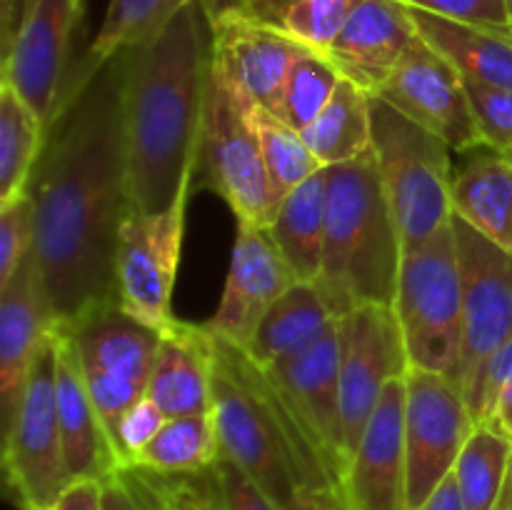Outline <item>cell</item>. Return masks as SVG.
I'll return each mask as SVG.
<instances>
[{
  "mask_svg": "<svg viewBox=\"0 0 512 510\" xmlns=\"http://www.w3.org/2000/svg\"><path fill=\"white\" fill-rule=\"evenodd\" d=\"M410 370L403 328L390 305H363L340 318V395L345 458L358 448L383 390ZM348 468V465H345Z\"/></svg>",
  "mask_w": 512,
  "mask_h": 510,
  "instance_id": "4fadbf2b",
  "label": "cell"
},
{
  "mask_svg": "<svg viewBox=\"0 0 512 510\" xmlns=\"http://www.w3.org/2000/svg\"><path fill=\"white\" fill-rule=\"evenodd\" d=\"M10 5H13V0H0V30H3L5 25H8Z\"/></svg>",
  "mask_w": 512,
  "mask_h": 510,
  "instance_id": "681fc988",
  "label": "cell"
},
{
  "mask_svg": "<svg viewBox=\"0 0 512 510\" xmlns=\"http://www.w3.org/2000/svg\"><path fill=\"white\" fill-rule=\"evenodd\" d=\"M83 0H40L15 33L0 65V83L10 85L38 113L45 128L58 113L65 88L70 40Z\"/></svg>",
  "mask_w": 512,
  "mask_h": 510,
  "instance_id": "2e32d148",
  "label": "cell"
},
{
  "mask_svg": "<svg viewBox=\"0 0 512 510\" xmlns=\"http://www.w3.org/2000/svg\"><path fill=\"white\" fill-rule=\"evenodd\" d=\"M490 423L500 425V430H503V433L512 440V383L503 390V393H500L498 403H495L493 420H490Z\"/></svg>",
  "mask_w": 512,
  "mask_h": 510,
  "instance_id": "c3c4849f",
  "label": "cell"
},
{
  "mask_svg": "<svg viewBox=\"0 0 512 510\" xmlns=\"http://www.w3.org/2000/svg\"><path fill=\"white\" fill-rule=\"evenodd\" d=\"M55 345H58L55 400H58V420L68 473L73 483L75 480H108L110 475L123 470V463H120L113 438L90 398L78 355H75L65 330H55Z\"/></svg>",
  "mask_w": 512,
  "mask_h": 510,
  "instance_id": "7402d4cb",
  "label": "cell"
},
{
  "mask_svg": "<svg viewBox=\"0 0 512 510\" xmlns=\"http://www.w3.org/2000/svg\"><path fill=\"white\" fill-rule=\"evenodd\" d=\"M35 250V203L25 190L10 203L0 205V285L13 278L15 270Z\"/></svg>",
  "mask_w": 512,
  "mask_h": 510,
  "instance_id": "d590c367",
  "label": "cell"
},
{
  "mask_svg": "<svg viewBox=\"0 0 512 510\" xmlns=\"http://www.w3.org/2000/svg\"><path fill=\"white\" fill-rule=\"evenodd\" d=\"M165 420H168V415H165L163 408H160L153 398H148V395L125 410L118 428H115L113 433V443L115 450H118V458L120 463H123V468H130V465H133L135 455L158 435V430L163 428Z\"/></svg>",
  "mask_w": 512,
  "mask_h": 510,
  "instance_id": "ab89813d",
  "label": "cell"
},
{
  "mask_svg": "<svg viewBox=\"0 0 512 510\" xmlns=\"http://www.w3.org/2000/svg\"><path fill=\"white\" fill-rule=\"evenodd\" d=\"M243 100L250 128H253L255 138H258L260 153H263L265 168H268L270 183H273L278 198L283 200L303 180L323 170V165L310 153L303 135L295 128H290L283 118H278L268 105L255 103L248 95H243Z\"/></svg>",
  "mask_w": 512,
  "mask_h": 510,
  "instance_id": "836d02e7",
  "label": "cell"
},
{
  "mask_svg": "<svg viewBox=\"0 0 512 510\" xmlns=\"http://www.w3.org/2000/svg\"><path fill=\"white\" fill-rule=\"evenodd\" d=\"M188 3L193 0H110L108 13L90 43L88 55L80 63L78 73L68 75L65 85L83 83L110 58L153 38Z\"/></svg>",
  "mask_w": 512,
  "mask_h": 510,
  "instance_id": "4dcf8cb0",
  "label": "cell"
},
{
  "mask_svg": "<svg viewBox=\"0 0 512 510\" xmlns=\"http://www.w3.org/2000/svg\"><path fill=\"white\" fill-rule=\"evenodd\" d=\"M208 23L213 70L250 100L273 108L295 58L305 48L263 23L248 3L215 10Z\"/></svg>",
  "mask_w": 512,
  "mask_h": 510,
  "instance_id": "e0dca14e",
  "label": "cell"
},
{
  "mask_svg": "<svg viewBox=\"0 0 512 510\" xmlns=\"http://www.w3.org/2000/svg\"><path fill=\"white\" fill-rule=\"evenodd\" d=\"M340 490L353 510H408L405 378L383 390L378 408L350 455Z\"/></svg>",
  "mask_w": 512,
  "mask_h": 510,
  "instance_id": "ac0fdd59",
  "label": "cell"
},
{
  "mask_svg": "<svg viewBox=\"0 0 512 510\" xmlns=\"http://www.w3.org/2000/svg\"><path fill=\"white\" fill-rule=\"evenodd\" d=\"M453 228L463 275V350L455 383L475 418L485 368L512 338V255L463 220L453 218Z\"/></svg>",
  "mask_w": 512,
  "mask_h": 510,
  "instance_id": "30bf717a",
  "label": "cell"
},
{
  "mask_svg": "<svg viewBox=\"0 0 512 510\" xmlns=\"http://www.w3.org/2000/svg\"><path fill=\"white\" fill-rule=\"evenodd\" d=\"M510 35H512V23H510Z\"/></svg>",
  "mask_w": 512,
  "mask_h": 510,
  "instance_id": "db71d44e",
  "label": "cell"
},
{
  "mask_svg": "<svg viewBox=\"0 0 512 510\" xmlns=\"http://www.w3.org/2000/svg\"><path fill=\"white\" fill-rule=\"evenodd\" d=\"M213 418L220 455L233 460L283 510L303 490L338 485L288 390L243 348L220 338H215L213 360Z\"/></svg>",
  "mask_w": 512,
  "mask_h": 510,
  "instance_id": "3957f363",
  "label": "cell"
},
{
  "mask_svg": "<svg viewBox=\"0 0 512 510\" xmlns=\"http://www.w3.org/2000/svg\"><path fill=\"white\" fill-rule=\"evenodd\" d=\"M300 135L323 168L358 160L373 148L370 93L343 78L323 113Z\"/></svg>",
  "mask_w": 512,
  "mask_h": 510,
  "instance_id": "83f0119b",
  "label": "cell"
},
{
  "mask_svg": "<svg viewBox=\"0 0 512 510\" xmlns=\"http://www.w3.org/2000/svg\"><path fill=\"white\" fill-rule=\"evenodd\" d=\"M210 475L215 485L210 503L215 510H283L225 455H220L218 463L210 468Z\"/></svg>",
  "mask_w": 512,
  "mask_h": 510,
  "instance_id": "f35d334b",
  "label": "cell"
},
{
  "mask_svg": "<svg viewBox=\"0 0 512 510\" xmlns=\"http://www.w3.org/2000/svg\"><path fill=\"white\" fill-rule=\"evenodd\" d=\"M25 510H40V508H25Z\"/></svg>",
  "mask_w": 512,
  "mask_h": 510,
  "instance_id": "f5cc1de1",
  "label": "cell"
},
{
  "mask_svg": "<svg viewBox=\"0 0 512 510\" xmlns=\"http://www.w3.org/2000/svg\"><path fill=\"white\" fill-rule=\"evenodd\" d=\"M343 75L338 73L328 55L315 53V50H303L295 58L283 88H280L278 100L273 103V113L283 118L290 128L303 133L320 113L330 98L338 90Z\"/></svg>",
  "mask_w": 512,
  "mask_h": 510,
  "instance_id": "e575fe53",
  "label": "cell"
},
{
  "mask_svg": "<svg viewBox=\"0 0 512 510\" xmlns=\"http://www.w3.org/2000/svg\"><path fill=\"white\" fill-rule=\"evenodd\" d=\"M418 510H468L463 503V495H460L455 473H450Z\"/></svg>",
  "mask_w": 512,
  "mask_h": 510,
  "instance_id": "bcb514c9",
  "label": "cell"
},
{
  "mask_svg": "<svg viewBox=\"0 0 512 510\" xmlns=\"http://www.w3.org/2000/svg\"><path fill=\"white\" fill-rule=\"evenodd\" d=\"M510 510H512V503H510Z\"/></svg>",
  "mask_w": 512,
  "mask_h": 510,
  "instance_id": "11a10c76",
  "label": "cell"
},
{
  "mask_svg": "<svg viewBox=\"0 0 512 510\" xmlns=\"http://www.w3.org/2000/svg\"><path fill=\"white\" fill-rule=\"evenodd\" d=\"M335 320L338 318L330 310L318 285L298 280L265 313L263 323L258 325L245 353L258 365L270 368L318 340Z\"/></svg>",
  "mask_w": 512,
  "mask_h": 510,
  "instance_id": "4316f807",
  "label": "cell"
},
{
  "mask_svg": "<svg viewBox=\"0 0 512 510\" xmlns=\"http://www.w3.org/2000/svg\"><path fill=\"white\" fill-rule=\"evenodd\" d=\"M55 363L58 345L53 333L30 370L13 420L5 425V480L23 510H50L73 485L55 400Z\"/></svg>",
  "mask_w": 512,
  "mask_h": 510,
  "instance_id": "ba28073f",
  "label": "cell"
},
{
  "mask_svg": "<svg viewBox=\"0 0 512 510\" xmlns=\"http://www.w3.org/2000/svg\"><path fill=\"white\" fill-rule=\"evenodd\" d=\"M295 283L298 275L273 243L268 228L238 220L223 295L205 328L215 338L245 350L265 313Z\"/></svg>",
  "mask_w": 512,
  "mask_h": 510,
  "instance_id": "9a60e30c",
  "label": "cell"
},
{
  "mask_svg": "<svg viewBox=\"0 0 512 510\" xmlns=\"http://www.w3.org/2000/svg\"><path fill=\"white\" fill-rule=\"evenodd\" d=\"M268 370L288 390L303 418L308 420L340 485L348 465L340 395V318L318 340L270 365Z\"/></svg>",
  "mask_w": 512,
  "mask_h": 510,
  "instance_id": "ffe728a7",
  "label": "cell"
},
{
  "mask_svg": "<svg viewBox=\"0 0 512 510\" xmlns=\"http://www.w3.org/2000/svg\"><path fill=\"white\" fill-rule=\"evenodd\" d=\"M220 458L213 410L168 418L153 440L135 455L130 468L153 475H198Z\"/></svg>",
  "mask_w": 512,
  "mask_h": 510,
  "instance_id": "f546056e",
  "label": "cell"
},
{
  "mask_svg": "<svg viewBox=\"0 0 512 510\" xmlns=\"http://www.w3.org/2000/svg\"><path fill=\"white\" fill-rule=\"evenodd\" d=\"M512 383V338L498 353L490 358L488 368H485L483 385H480V400L475 408V423H490L495 413V403H498L500 393Z\"/></svg>",
  "mask_w": 512,
  "mask_h": 510,
  "instance_id": "60d3db41",
  "label": "cell"
},
{
  "mask_svg": "<svg viewBox=\"0 0 512 510\" xmlns=\"http://www.w3.org/2000/svg\"><path fill=\"white\" fill-rule=\"evenodd\" d=\"M328 228V175L325 168L290 190L275 213L268 233L298 280L315 283L323 268Z\"/></svg>",
  "mask_w": 512,
  "mask_h": 510,
  "instance_id": "d4e9b609",
  "label": "cell"
},
{
  "mask_svg": "<svg viewBox=\"0 0 512 510\" xmlns=\"http://www.w3.org/2000/svg\"><path fill=\"white\" fill-rule=\"evenodd\" d=\"M453 218L512 255V163L493 148H478L453 180Z\"/></svg>",
  "mask_w": 512,
  "mask_h": 510,
  "instance_id": "cb8c5ba5",
  "label": "cell"
},
{
  "mask_svg": "<svg viewBox=\"0 0 512 510\" xmlns=\"http://www.w3.org/2000/svg\"><path fill=\"white\" fill-rule=\"evenodd\" d=\"M125 55L60 95L28 193L35 258L58 328L118 305L115 250L133 210L125 160Z\"/></svg>",
  "mask_w": 512,
  "mask_h": 510,
  "instance_id": "6da1fadb",
  "label": "cell"
},
{
  "mask_svg": "<svg viewBox=\"0 0 512 510\" xmlns=\"http://www.w3.org/2000/svg\"><path fill=\"white\" fill-rule=\"evenodd\" d=\"M45 133L38 113L10 85L0 83V205L28 190Z\"/></svg>",
  "mask_w": 512,
  "mask_h": 510,
  "instance_id": "1f68e13d",
  "label": "cell"
},
{
  "mask_svg": "<svg viewBox=\"0 0 512 510\" xmlns=\"http://www.w3.org/2000/svg\"><path fill=\"white\" fill-rule=\"evenodd\" d=\"M455 480L468 510H510L512 440L495 423H480L465 443Z\"/></svg>",
  "mask_w": 512,
  "mask_h": 510,
  "instance_id": "f1b7e54d",
  "label": "cell"
},
{
  "mask_svg": "<svg viewBox=\"0 0 512 510\" xmlns=\"http://www.w3.org/2000/svg\"><path fill=\"white\" fill-rule=\"evenodd\" d=\"M50 510H103V480H75Z\"/></svg>",
  "mask_w": 512,
  "mask_h": 510,
  "instance_id": "ee69618b",
  "label": "cell"
},
{
  "mask_svg": "<svg viewBox=\"0 0 512 510\" xmlns=\"http://www.w3.org/2000/svg\"><path fill=\"white\" fill-rule=\"evenodd\" d=\"M213 360V333L205 325L175 318L160 330L148 398H153L168 418L208 413L213 410Z\"/></svg>",
  "mask_w": 512,
  "mask_h": 510,
  "instance_id": "603a6c76",
  "label": "cell"
},
{
  "mask_svg": "<svg viewBox=\"0 0 512 510\" xmlns=\"http://www.w3.org/2000/svg\"><path fill=\"white\" fill-rule=\"evenodd\" d=\"M373 153L405 253L453 223L450 145L370 95Z\"/></svg>",
  "mask_w": 512,
  "mask_h": 510,
  "instance_id": "5b68a950",
  "label": "cell"
},
{
  "mask_svg": "<svg viewBox=\"0 0 512 510\" xmlns=\"http://www.w3.org/2000/svg\"><path fill=\"white\" fill-rule=\"evenodd\" d=\"M188 195L160 213L130 210L115 250L118 305L143 323L163 330L173 323V288L185 235Z\"/></svg>",
  "mask_w": 512,
  "mask_h": 510,
  "instance_id": "7c38bea8",
  "label": "cell"
},
{
  "mask_svg": "<svg viewBox=\"0 0 512 510\" xmlns=\"http://www.w3.org/2000/svg\"><path fill=\"white\" fill-rule=\"evenodd\" d=\"M393 310L410 368L455 380L463 350V275L453 223L403 255Z\"/></svg>",
  "mask_w": 512,
  "mask_h": 510,
  "instance_id": "8992f818",
  "label": "cell"
},
{
  "mask_svg": "<svg viewBox=\"0 0 512 510\" xmlns=\"http://www.w3.org/2000/svg\"><path fill=\"white\" fill-rule=\"evenodd\" d=\"M325 175L328 228L315 285L335 318L363 305L393 308L405 248L373 148L358 160L330 165Z\"/></svg>",
  "mask_w": 512,
  "mask_h": 510,
  "instance_id": "277c9868",
  "label": "cell"
},
{
  "mask_svg": "<svg viewBox=\"0 0 512 510\" xmlns=\"http://www.w3.org/2000/svg\"><path fill=\"white\" fill-rule=\"evenodd\" d=\"M418 35L408 5L400 0H363L325 55L345 80L375 95Z\"/></svg>",
  "mask_w": 512,
  "mask_h": 510,
  "instance_id": "44dd1931",
  "label": "cell"
},
{
  "mask_svg": "<svg viewBox=\"0 0 512 510\" xmlns=\"http://www.w3.org/2000/svg\"><path fill=\"white\" fill-rule=\"evenodd\" d=\"M468 90L470 108H473L475 123L483 135L485 148L498 153L512 148V90L495 88V85L478 83V80L463 78Z\"/></svg>",
  "mask_w": 512,
  "mask_h": 510,
  "instance_id": "8d00e7d4",
  "label": "cell"
},
{
  "mask_svg": "<svg viewBox=\"0 0 512 510\" xmlns=\"http://www.w3.org/2000/svg\"><path fill=\"white\" fill-rule=\"evenodd\" d=\"M38 3H40V0H13V5H10L8 25L0 30V55L8 53V48H10V43H13L15 33H18L20 25L28 20V15L33 13L35 5H38Z\"/></svg>",
  "mask_w": 512,
  "mask_h": 510,
  "instance_id": "7dc6e473",
  "label": "cell"
},
{
  "mask_svg": "<svg viewBox=\"0 0 512 510\" xmlns=\"http://www.w3.org/2000/svg\"><path fill=\"white\" fill-rule=\"evenodd\" d=\"M125 55V160L130 205L168 210L200 165L210 85V23L198 0Z\"/></svg>",
  "mask_w": 512,
  "mask_h": 510,
  "instance_id": "7a4b0ae2",
  "label": "cell"
},
{
  "mask_svg": "<svg viewBox=\"0 0 512 510\" xmlns=\"http://www.w3.org/2000/svg\"><path fill=\"white\" fill-rule=\"evenodd\" d=\"M400 3L455 23L510 33L512 13L508 0H400Z\"/></svg>",
  "mask_w": 512,
  "mask_h": 510,
  "instance_id": "74e56055",
  "label": "cell"
},
{
  "mask_svg": "<svg viewBox=\"0 0 512 510\" xmlns=\"http://www.w3.org/2000/svg\"><path fill=\"white\" fill-rule=\"evenodd\" d=\"M363 0H248L263 23L300 48L328 53L343 25Z\"/></svg>",
  "mask_w": 512,
  "mask_h": 510,
  "instance_id": "d6a6232c",
  "label": "cell"
},
{
  "mask_svg": "<svg viewBox=\"0 0 512 510\" xmlns=\"http://www.w3.org/2000/svg\"><path fill=\"white\" fill-rule=\"evenodd\" d=\"M478 428L458 383L433 370L405 375V450L408 510H418L455 470L465 443Z\"/></svg>",
  "mask_w": 512,
  "mask_h": 510,
  "instance_id": "8fae6325",
  "label": "cell"
},
{
  "mask_svg": "<svg viewBox=\"0 0 512 510\" xmlns=\"http://www.w3.org/2000/svg\"><path fill=\"white\" fill-rule=\"evenodd\" d=\"M508 3H510V13H512V0H508Z\"/></svg>",
  "mask_w": 512,
  "mask_h": 510,
  "instance_id": "816d5d0a",
  "label": "cell"
},
{
  "mask_svg": "<svg viewBox=\"0 0 512 510\" xmlns=\"http://www.w3.org/2000/svg\"><path fill=\"white\" fill-rule=\"evenodd\" d=\"M145 488H148L155 510H215L210 498H203V495H198L190 488H183V485H180V488L160 490L150 488V485L145 483Z\"/></svg>",
  "mask_w": 512,
  "mask_h": 510,
  "instance_id": "7bdbcfd3",
  "label": "cell"
},
{
  "mask_svg": "<svg viewBox=\"0 0 512 510\" xmlns=\"http://www.w3.org/2000/svg\"><path fill=\"white\" fill-rule=\"evenodd\" d=\"M60 330L73 343L90 398L113 438L125 410L148 395L160 330L120 305L95 310Z\"/></svg>",
  "mask_w": 512,
  "mask_h": 510,
  "instance_id": "52a82bcc",
  "label": "cell"
},
{
  "mask_svg": "<svg viewBox=\"0 0 512 510\" xmlns=\"http://www.w3.org/2000/svg\"><path fill=\"white\" fill-rule=\"evenodd\" d=\"M200 163L210 188L230 205L235 220L268 228L280 208L258 138L250 128L245 100L210 65Z\"/></svg>",
  "mask_w": 512,
  "mask_h": 510,
  "instance_id": "9c48e42d",
  "label": "cell"
},
{
  "mask_svg": "<svg viewBox=\"0 0 512 510\" xmlns=\"http://www.w3.org/2000/svg\"><path fill=\"white\" fill-rule=\"evenodd\" d=\"M500 155H505V158H508L510 163H512V148H510V150H505V153H500Z\"/></svg>",
  "mask_w": 512,
  "mask_h": 510,
  "instance_id": "f907efd6",
  "label": "cell"
},
{
  "mask_svg": "<svg viewBox=\"0 0 512 510\" xmlns=\"http://www.w3.org/2000/svg\"><path fill=\"white\" fill-rule=\"evenodd\" d=\"M420 38L428 40L440 55L468 80L512 90V35L478 25L455 23L440 15L413 10Z\"/></svg>",
  "mask_w": 512,
  "mask_h": 510,
  "instance_id": "484cf974",
  "label": "cell"
},
{
  "mask_svg": "<svg viewBox=\"0 0 512 510\" xmlns=\"http://www.w3.org/2000/svg\"><path fill=\"white\" fill-rule=\"evenodd\" d=\"M58 318L50 305L43 270L30 253L13 278L0 285V405L3 425L13 420L28 385L30 370Z\"/></svg>",
  "mask_w": 512,
  "mask_h": 510,
  "instance_id": "d6986e66",
  "label": "cell"
},
{
  "mask_svg": "<svg viewBox=\"0 0 512 510\" xmlns=\"http://www.w3.org/2000/svg\"><path fill=\"white\" fill-rule=\"evenodd\" d=\"M103 510H155L148 488L133 475V470L123 468L120 473L103 480Z\"/></svg>",
  "mask_w": 512,
  "mask_h": 510,
  "instance_id": "b9f144b4",
  "label": "cell"
},
{
  "mask_svg": "<svg viewBox=\"0 0 512 510\" xmlns=\"http://www.w3.org/2000/svg\"><path fill=\"white\" fill-rule=\"evenodd\" d=\"M375 95L458 153H473L485 145L463 75L420 35Z\"/></svg>",
  "mask_w": 512,
  "mask_h": 510,
  "instance_id": "5bb4252c",
  "label": "cell"
},
{
  "mask_svg": "<svg viewBox=\"0 0 512 510\" xmlns=\"http://www.w3.org/2000/svg\"><path fill=\"white\" fill-rule=\"evenodd\" d=\"M285 510H353L340 485L303 490Z\"/></svg>",
  "mask_w": 512,
  "mask_h": 510,
  "instance_id": "f6af8a7d",
  "label": "cell"
}]
</instances>
